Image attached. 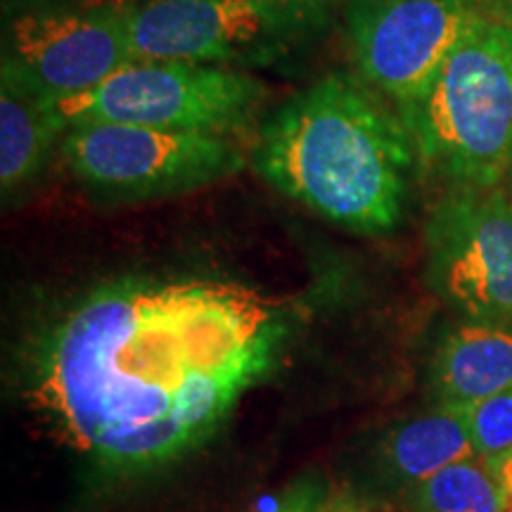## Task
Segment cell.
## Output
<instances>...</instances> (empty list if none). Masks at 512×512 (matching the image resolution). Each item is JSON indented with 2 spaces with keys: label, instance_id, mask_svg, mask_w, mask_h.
Returning a JSON list of instances; mask_svg holds the SVG:
<instances>
[{
  "label": "cell",
  "instance_id": "6da1fadb",
  "mask_svg": "<svg viewBox=\"0 0 512 512\" xmlns=\"http://www.w3.org/2000/svg\"><path fill=\"white\" fill-rule=\"evenodd\" d=\"M294 332V313L247 285L126 275L27 339L19 387L50 439L98 475L133 482L214 439L278 373Z\"/></svg>",
  "mask_w": 512,
  "mask_h": 512
},
{
  "label": "cell",
  "instance_id": "7a4b0ae2",
  "mask_svg": "<svg viewBox=\"0 0 512 512\" xmlns=\"http://www.w3.org/2000/svg\"><path fill=\"white\" fill-rule=\"evenodd\" d=\"M411 136L361 76L330 72L259 126L252 164L280 195L358 235L399 226Z\"/></svg>",
  "mask_w": 512,
  "mask_h": 512
},
{
  "label": "cell",
  "instance_id": "3957f363",
  "mask_svg": "<svg viewBox=\"0 0 512 512\" xmlns=\"http://www.w3.org/2000/svg\"><path fill=\"white\" fill-rule=\"evenodd\" d=\"M399 117L425 169L484 190L512 169V29L477 15Z\"/></svg>",
  "mask_w": 512,
  "mask_h": 512
},
{
  "label": "cell",
  "instance_id": "277c9868",
  "mask_svg": "<svg viewBox=\"0 0 512 512\" xmlns=\"http://www.w3.org/2000/svg\"><path fill=\"white\" fill-rule=\"evenodd\" d=\"M344 0H143L131 10L136 60L271 67L313 46Z\"/></svg>",
  "mask_w": 512,
  "mask_h": 512
},
{
  "label": "cell",
  "instance_id": "5b68a950",
  "mask_svg": "<svg viewBox=\"0 0 512 512\" xmlns=\"http://www.w3.org/2000/svg\"><path fill=\"white\" fill-rule=\"evenodd\" d=\"M268 86L242 69L133 60L93 91L57 102L69 126L131 124L228 136L254 119Z\"/></svg>",
  "mask_w": 512,
  "mask_h": 512
},
{
  "label": "cell",
  "instance_id": "8992f818",
  "mask_svg": "<svg viewBox=\"0 0 512 512\" xmlns=\"http://www.w3.org/2000/svg\"><path fill=\"white\" fill-rule=\"evenodd\" d=\"M136 0H5L3 67L50 102L83 95L133 62Z\"/></svg>",
  "mask_w": 512,
  "mask_h": 512
},
{
  "label": "cell",
  "instance_id": "52a82bcc",
  "mask_svg": "<svg viewBox=\"0 0 512 512\" xmlns=\"http://www.w3.org/2000/svg\"><path fill=\"white\" fill-rule=\"evenodd\" d=\"M72 174L110 202L183 195L238 174L247 157L228 136L131 124H76L62 140Z\"/></svg>",
  "mask_w": 512,
  "mask_h": 512
},
{
  "label": "cell",
  "instance_id": "ba28073f",
  "mask_svg": "<svg viewBox=\"0 0 512 512\" xmlns=\"http://www.w3.org/2000/svg\"><path fill=\"white\" fill-rule=\"evenodd\" d=\"M425 278L446 306L472 320L512 323V197L467 190L434 209Z\"/></svg>",
  "mask_w": 512,
  "mask_h": 512
},
{
  "label": "cell",
  "instance_id": "9c48e42d",
  "mask_svg": "<svg viewBox=\"0 0 512 512\" xmlns=\"http://www.w3.org/2000/svg\"><path fill=\"white\" fill-rule=\"evenodd\" d=\"M479 15L475 0H344L342 19L358 76L396 110L434 79Z\"/></svg>",
  "mask_w": 512,
  "mask_h": 512
},
{
  "label": "cell",
  "instance_id": "30bf717a",
  "mask_svg": "<svg viewBox=\"0 0 512 512\" xmlns=\"http://www.w3.org/2000/svg\"><path fill=\"white\" fill-rule=\"evenodd\" d=\"M512 387V323L465 318L441 339L430 366L432 406L465 408Z\"/></svg>",
  "mask_w": 512,
  "mask_h": 512
},
{
  "label": "cell",
  "instance_id": "8fae6325",
  "mask_svg": "<svg viewBox=\"0 0 512 512\" xmlns=\"http://www.w3.org/2000/svg\"><path fill=\"white\" fill-rule=\"evenodd\" d=\"M67 131L57 102L0 69V192L5 204L36 183Z\"/></svg>",
  "mask_w": 512,
  "mask_h": 512
},
{
  "label": "cell",
  "instance_id": "7c38bea8",
  "mask_svg": "<svg viewBox=\"0 0 512 512\" xmlns=\"http://www.w3.org/2000/svg\"><path fill=\"white\" fill-rule=\"evenodd\" d=\"M477 456L465 413L432 406V411L403 420L384 434L377 467L384 482L408 494L448 465Z\"/></svg>",
  "mask_w": 512,
  "mask_h": 512
},
{
  "label": "cell",
  "instance_id": "4fadbf2b",
  "mask_svg": "<svg viewBox=\"0 0 512 512\" xmlns=\"http://www.w3.org/2000/svg\"><path fill=\"white\" fill-rule=\"evenodd\" d=\"M413 512H503V491L491 458H470L408 491Z\"/></svg>",
  "mask_w": 512,
  "mask_h": 512
},
{
  "label": "cell",
  "instance_id": "5bb4252c",
  "mask_svg": "<svg viewBox=\"0 0 512 512\" xmlns=\"http://www.w3.org/2000/svg\"><path fill=\"white\" fill-rule=\"evenodd\" d=\"M472 441L482 458H496L512 448V387L503 389L477 406L465 408Z\"/></svg>",
  "mask_w": 512,
  "mask_h": 512
},
{
  "label": "cell",
  "instance_id": "9a60e30c",
  "mask_svg": "<svg viewBox=\"0 0 512 512\" xmlns=\"http://www.w3.org/2000/svg\"><path fill=\"white\" fill-rule=\"evenodd\" d=\"M330 486L332 484L320 472H304L287 482L264 508L254 512H318Z\"/></svg>",
  "mask_w": 512,
  "mask_h": 512
},
{
  "label": "cell",
  "instance_id": "2e32d148",
  "mask_svg": "<svg viewBox=\"0 0 512 512\" xmlns=\"http://www.w3.org/2000/svg\"><path fill=\"white\" fill-rule=\"evenodd\" d=\"M318 512H370V501L356 486L332 484Z\"/></svg>",
  "mask_w": 512,
  "mask_h": 512
},
{
  "label": "cell",
  "instance_id": "e0dca14e",
  "mask_svg": "<svg viewBox=\"0 0 512 512\" xmlns=\"http://www.w3.org/2000/svg\"><path fill=\"white\" fill-rule=\"evenodd\" d=\"M491 463H494L498 484H501L503 505L505 508H512V448L508 453H503V456L491 458Z\"/></svg>",
  "mask_w": 512,
  "mask_h": 512
},
{
  "label": "cell",
  "instance_id": "ac0fdd59",
  "mask_svg": "<svg viewBox=\"0 0 512 512\" xmlns=\"http://www.w3.org/2000/svg\"><path fill=\"white\" fill-rule=\"evenodd\" d=\"M491 3L496 5L498 15L503 17L501 22H505L512 29V0H491Z\"/></svg>",
  "mask_w": 512,
  "mask_h": 512
},
{
  "label": "cell",
  "instance_id": "d6986e66",
  "mask_svg": "<svg viewBox=\"0 0 512 512\" xmlns=\"http://www.w3.org/2000/svg\"><path fill=\"white\" fill-rule=\"evenodd\" d=\"M503 512H512V508H505V510H503Z\"/></svg>",
  "mask_w": 512,
  "mask_h": 512
}]
</instances>
